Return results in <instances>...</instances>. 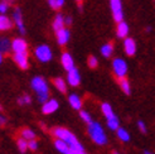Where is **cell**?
<instances>
[{
    "label": "cell",
    "mask_w": 155,
    "mask_h": 154,
    "mask_svg": "<svg viewBox=\"0 0 155 154\" xmlns=\"http://www.w3.org/2000/svg\"><path fill=\"white\" fill-rule=\"evenodd\" d=\"M52 134H53V136H56V139H61V140L66 142L73 150H84L81 143L78 142V139H77L69 130H67L64 128H54L52 130Z\"/></svg>",
    "instance_id": "1"
},
{
    "label": "cell",
    "mask_w": 155,
    "mask_h": 154,
    "mask_svg": "<svg viewBox=\"0 0 155 154\" xmlns=\"http://www.w3.org/2000/svg\"><path fill=\"white\" fill-rule=\"evenodd\" d=\"M32 89L37 92V96H38V101L41 104L45 102L47 100L49 99V89H48V85L45 82V80L41 76H35L33 77L32 80Z\"/></svg>",
    "instance_id": "2"
},
{
    "label": "cell",
    "mask_w": 155,
    "mask_h": 154,
    "mask_svg": "<svg viewBox=\"0 0 155 154\" xmlns=\"http://www.w3.org/2000/svg\"><path fill=\"white\" fill-rule=\"evenodd\" d=\"M88 134L91 136V139L94 140L97 145H105L107 143V138L105 134V130L98 122H94L88 124Z\"/></svg>",
    "instance_id": "3"
},
{
    "label": "cell",
    "mask_w": 155,
    "mask_h": 154,
    "mask_svg": "<svg viewBox=\"0 0 155 154\" xmlns=\"http://www.w3.org/2000/svg\"><path fill=\"white\" fill-rule=\"evenodd\" d=\"M34 56H35V58H37L38 61H39V62L47 63V62H49V61L52 59L53 53H52V49H51L49 45H47V44H41V45H38V47L35 48Z\"/></svg>",
    "instance_id": "4"
},
{
    "label": "cell",
    "mask_w": 155,
    "mask_h": 154,
    "mask_svg": "<svg viewBox=\"0 0 155 154\" xmlns=\"http://www.w3.org/2000/svg\"><path fill=\"white\" fill-rule=\"evenodd\" d=\"M112 71L117 79H124L127 73V63L122 58H115L112 61Z\"/></svg>",
    "instance_id": "5"
},
{
    "label": "cell",
    "mask_w": 155,
    "mask_h": 154,
    "mask_svg": "<svg viewBox=\"0 0 155 154\" xmlns=\"http://www.w3.org/2000/svg\"><path fill=\"white\" fill-rule=\"evenodd\" d=\"M110 9L112 18L116 23L124 20V8L121 0H110Z\"/></svg>",
    "instance_id": "6"
},
{
    "label": "cell",
    "mask_w": 155,
    "mask_h": 154,
    "mask_svg": "<svg viewBox=\"0 0 155 154\" xmlns=\"http://www.w3.org/2000/svg\"><path fill=\"white\" fill-rule=\"evenodd\" d=\"M13 22L14 24L17 25L18 30L24 34L25 33V25H24V19H23V13H21V9L20 8H15L14 12H13Z\"/></svg>",
    "instance_id": "7"
},
{
    "label": "cell",
    "mask_w": 155,
    "mask_h": 154,
    "mask_svg": "<svg viewBox=\"0 0 155 154\" xmlns=\"http://www.w3.org/2000/svg\"><path fill=\"white\" fill-rule=\"evenodd\" d=\"M13 59H14V62L21 68V70H27V68L29 67V57H28V52L14 53Z\"/></svg>",
    "instance_id": "8"
},
{
    "label": "cell",
    "mask_w": 155,
    "mask_h": 154,
    "mask_svg": "<svg viewBox=\"0 0 155 154\" xmlns=\"http://www.w3.org/2000/svg\"><path fill=\"white\" fill-rule=\"evenodd\" d=\"M67 82L68 85H71L72 87H76V86H78L80 82H81V75L78 72V70L74 67L72 68V70H69L67 71Z\"/></svg>",
    "instance_id": "9"
},
{
    "label": "cell",
    "mask_w": 155,
    "mask_h": 154,
    "mask_svg": "<svg viewBox=\"0 0 155 154\" xmlns=\"http://www.w3.org/2000/svg\"><path fill=\"white\" fill-rule=\"evenodd\" d=\"M42 105H43L42 106V111L45 115H49V114H53L54 111H57L58 106H59V104H58V101L56 99H48L47 101L43 102Z\"/></svg>",
    "instance_id": "10"
},
{
    "label": "cell",
    "mask_w": 155,
    "mask_h": 154,
    "mask_svg": "<svg viewBox=\"0 0 155 154\" xmlns=\"http://www.w3.org/2000/svg\"><path fill=\"white\" fill-rule=\"evenodd\" d=\"M12 51L14 53H20V52H28V43L23 38H15L12 42Z\"/></svg>",
    "instance_id": "11"
},
{
    "label": "cell",
    "mask_w": 155,
    "mask_h": 154,
    "mask_svg": "<svg viewBox=\"0 0 155 154\" xmlns=\"http://www.w3.org/2000/svg\"><path fill=\"white\" fill-rule=\"evenodd\" d=\"M69 37H71V33H69V30H68L66 27L56 32V39H57V43H58L59 45L67 44L68 41H69Z\"/></svg>",
    "instance_id": "12"
},
{
    "label": "cell",
    "mask_w": 155,
    "mask_h": 154,
    "mask_svg": "<svg viewBox=\"0 0 155 154\" xmlns=\"http://www.w3.org/2000/svg\"><path fill=\"white\" fill-rule=\"evenodd\" d=\"M124 51L127 56H134L136 53V42L133 39V38L126 37L124 39Z\"/></svg>",
    "instance_id": "13"
},
{
    "label": "cell",
    "mask_w": 155,
    "mask_h": 154,
    "mask_svg": "<svg viewBox=\"0 0 155 154\" xmlns=\"http://www.w3.org/2000/svg\"><path fill=\"white\" fill-rule=\"evenodd\" d=\"M61 63L63 66V68L66 71H69L74 68V61H73V57L69 55L68 52H63L61 56Z\"/></svg>",
    "instance_id": "14"
},
{
    "label": "cell",
    "mask_w": 155,
    "mask_h": 154,
    "mask_svg": "<svg viewBox=\"0 0 155 154\" xmlns=\"http://www.w3.org/2000/svg\"><path fill=\"white\" fill-rule=\"evenodd\" d=\"M129 24L125 22V20H121L117 23V25H116V35L121 39H125V38L129 35Z\"/></svg>",
    "instance_id": "15"
},
{
    "label": "cell",
    "mask_w": 155,
    "mask_h": 154,
    "mask_svg": "<svg viewBox=\"0 0 155 154\" xmlns=\"http://www.w3.org/2000/svg\"><path fill=\"white\" fill-rule=\"evenodd\" d=\"M13 23L14 22L6 14H0V32H6V30L12 29Z\"/></svg>",
    "instance_id": "16"
},
{
    "label": "cell",
    "mask_w": 155,
    "mask_h": 154,
    "mask_svg": "<svg viewBox=\"0 0 155 154\" xmlns=\"http://www.w3.org/2000/svg\"><path fill=\"white\" fill-rule=\"evenodd\" d=\"M66 27V23H64V17L62 14H57L56 17L53 19V23H52V28L54 32H57V30L62 29Z\"/></svg>",
    "instance_id": "17"
},
{
    "label": "cell",
    "mask_w": 155,
    "mask_h": 154,
    "mask_svg": "<svg viewBox=\"0 0 155 154\" xmlns=\"http://www.w3.org/2000/svg\"><path fill=\"white\" fill-rule=\"evenodd\" d=\"M68 101H69V105H71L74 110H81L82 107V100L80 99V96L77 94H71L68 97Z\"/></svg>",
    "instance_id": "18"
},
{
    "label": "cell",
    "mask_w": 155,
    "mask_h": 154,
    "mask_svg": "<svg viewBox=\"0 0 155 154\" xmlns=\"http://www.w3.org/2000/svg\"><path fill=\"white\" fill-rule=\"evenodd\" d=\"M54 145H56V149L62 153V154H68L69 150H71V147L63 140H61V139H56V142H54Z\"/></svg>",
    "instance_id": "19"
},
{
    "label": "cell",
    "mask_w": 155,
    "mask_h": 154,
    "mask_svg": "<svg viewBox=\"0 0 155 154\" xmlns=\"http://www.w3.org/2000/svg\"><path fill=\"white\" fill-rule=\"evenodd\" d=\"M10 49H12V42L6 37H0V52L4 55V53H8Z\"/></svg>",
    "instance_id": "20"
},
{
    "label": "cell",
    "mask_w": 155,
    "mask_h": 154,
    "mask_svg": "<svg viewBox=\"0 0 155 154\" xmlns=\"http://www.w3.org/2000/svg\"><path fill=\"white\" fill-rule=\"evenodd\" d=\"M53 85H54V87H56L58 91H61V92H66L67 91V83H66V81L63 79H61V77L54 79Z\"/></svg>",
    "instance_id": "21"
},
{
    "label": "cell",
    "mask_w": 155,
    "mask_h": 154,
    "mask_svg": "<svg viewBox=\"0 0 155 154\" xmlns=\"http://www.w3.org/2000/svg\"><path fill=\"white\" fill-rule=\"evenodd\" d=\"M114 53V44L112 43H105L101 47V55L106 58L111 57V55Z\"/></svg>",
    "instance_id": "22"
},
{
    "label": "cell",
    "mask_w": 155,
    "mask_h": 154,
    "mask_svg": "<svg viewBox=\"0 0 155 154\" xmlns=\"http://www.w3.org/2000/svg\"><path fill=\"white\" fill-rule=\"evenodd\" d=\"M106 120H107V126L110 128L111 130H117L120 126V122H119V119L116 118V115L114 114L112 116H110V118H106Z\"/></svg>",
    "instance_id": "23"
},
{
    "label": "cell",
    "mask_w": 155,
    "mask_h": 154,
    "mask_svg": "<svg viewBox=\"0 0 155 154\" xmlns=\"http://www.w3.org/2000/svg\"><path fill=\"white\" fill-rule=\"evenodd\" d=\"M116 134H117V138L121 140V142H124V143H126V142H129L130 140V134H129V132L126 129H124V128H119L117 130H116Z\"/></svg>",
    "instance_id": "24"
},
{
    "label": "cell",
    "mask_w": 155,
    "mask_h": 154,
    "mask_svg": "<svg viewBox=\"0 0 155 154\" xmlns=\"http://www.w3.org/2000/svg\"><path fill=\"white\" fill-rule=\"evenodd\" d=\"M13 4L14 0H0V14H6Z\"/></svg>",
    "instance_id": "25"
},
{
    "label": "cell",
    "mask_w": 155,
    "mask_h": 154,
    "mask_svg": "<svg viewBox=\"0 0 155 154\" xmlns=\"http://www.w3.org/2000/svg\"><path fill=\"white\" fill-rule=\"evenodd\" d=\"M119 82H120V87L121 90L124 91V94L126 95H130L131 94V87H130V82L124 77V79H119Z\"/></svg>",
    "instance_id": "26"
},
{
    "label": "cell",
    "mask_w": 155,
    "mask_h": 154,
    "mask_svg": "<svg viewBox=\"0 0 155 154\" xmlns=\"http://www.w3.org/2000/svg\"><path fill=\"white\" fill-rule=\"evenodd\" d=\"M47 3L53 10H59L64 5V0H47Z\"/></svg>",
    "instance_id": "27"
},
{
    "label": "cell",
    "mask_w": 155,
    "mask_h": 154,
    "mask_svg": "<svg viewBox=\"0 0 155 154\" xmlns=\"http://www.w3.org/2000/svg\"><path fill=\"white\" fill-rule=\"evenodd\" d=\"M101 111H102V114L105 115L106 118H110V116H112V115H114L112 107L110 106V104H107V102H105V104L101 105Z\"/></svg>",
    "instance_id": "28"
},
{
    "label": "cell",
    "mask_w": 155,
    "mask_h": 154,
    "mask_svg": "<svg viewBox=\"0 0 155 154\" xmlns=\"http://www.w3.org/2000/svg\"><path fill=\"white\" fill-rule=\"evenodd\" d=\"M21 138H24L27 140H32L35 138V133L30 129H23L21 130Z\"/></svg>",
    "instance_id": "29"
},
{
    "label": "cell",
    "mask_w": 155,
    "mask_h": 154,
    "mask_svg": "<svg viewBox=\"0 0 155 154\" xmlns=\"http://www.w3.org/2000/svg\"><path fill=\"white\" fill-rule=\"evenodd\" d=\"M17 144H18V148H19V150H20L21 153H25L27 149H29V148H28V140L24 139V138H19L18 142H17Z\"/></svg>",
    "instance_id": "30"
},
{
    "label": "cell",
    "mask_w": 155,
    "mask_h": 154,
    "mask_svg": "<svg viewBox=\"0 0 155 154\" xmlns=\"http://www.w3.org/2000/svg\"><path fill=\"white\" fill-rule=\"evenodd\" d=\"M80 116H81V119L84 122H86V124H91V122H92V118H91V115L87 111H81L80 112Z\"/></svg>",
    "instance_id": "31"
},
{
    "label": "cell",
    "mask_w": 155,
    "mask_h": 154,
    "mask_svg": "<svg viewBox=\"0 0 155 154\" xmlns=\"http://www.w3.org/2000/svg\"><path fill=\"white\" fill-rule=\"evenodd\" d=\"M30 102H32V99H30V96L28 95H24L18 99V104L19 105H29Z\"/></svg>",
    "instance_id": "32"
},
{
    "label": "cell",
    "mask_w": 155,
    "mask_h": 154,
    "mask_svg": "<svg viewBox=\"0 0 155 154\" xmlns=\"http://www.w3.org/2000/svg\"><path fill=\"white\" fill-rule=\"evenodd\" d=\"M88 66L91 68H96L98 66V59L95 56H90L88 57Z\"/></svg>",
    "instance_id": "33"
},
{
    "label": "cell",
    "mask_w": 155,
    "mask_h": 154,
    "mask_svg": "<svg viewBox=\"0 0 155 154\" xmlns=\"http://www.w3.org/2000/svg\"><path fill=\"white\" fill-rule=\"evenodd\" d=\"M28 148H29L30 150H37V149H38V143L35 142V139L28 140Z\"/></svg>",
    "instance_id": "34"
},
{
    "label": "cell",
    "mask_w": 155,
    "mask_h": 154,
    "mask_svg": "<svg viewBox=\"0 0 155 154\" xmlns=\"http://www.w3.org/2000/svg\"><path fill=\"white\" fill-rule=\"evenodd\" d=\"M137 126H139V129H140V132L146 133V126H145V124H144V121H139V122H137Z\"/></svg>",
    "instance_id": "35"
},
{
    "label": "cell",
    "mask_w": 155,
    "mask_h": 154,
    "mask_svg": "<svg viewBox=\"0 0 155 154\" xmlns=\"http://www.w3.org/2000/svg\"><path fill=\"white\" fill-rule=\"evenodd\" d=\"M64 23H66V25H71L72 24V18L71 17H64Z\"/></svg>",
    "instance_id": "36"
},
{
    "label": "cell",
    "mask_w": 155,
    "mask_h": 154,
    "mask_svg": "<svg viewBox=\"0 0 155 154\" xmlns=\"http://www.w3.org/2000/svg\"><path fill=\"white\" fill-rule=\"evenodd\" d=\"M5 122H6V119L3 116V115H0V126H3Z\"/></svg>",
    "instance_id": "37"
},
{
    "label": "cell",
    "mask_w": 155,
    "mask_h": 154,
    "mask_svg": "<svg viewBox=\"0 0 155 154\" xmlns=\"http://www.w3.org/2000/svg\"><path fill=\"white\" fill-rule=\"evenodd\" d=\"M3 59H4V57H3V53H2V52H0V65H2V63H3Z\"/></svg>",
    "instance_id": "38"
},
{
    "label": "cell",
    "mask_w": 155,
    "mask_h": 154,
    "mask_svg": "<svg viewBox=\"0 0 155 154\" xmlns=\"http://www.w3.org/2000/svg\"><path fill=\"white\" fill-rule=\"evenodd\" d=\"M145 30H146L148 33H149V32H151V27H146V29H145Z\"/></svg>",
    "instance_id": "39"
},
{
    "label": "cell",
    "mask_w": 155,
    "mask_h": 154,
    "mask_svg": "<svg viewBox=\"0 0 155 154\" xmlns=\"http://www.w3.org/2000/svg\"><path fill=\"white\" fill-rule=\"evenodd\" d=\"M76 2L78 3V4H81V3H82V0H76Z\"/></svg>",
    "instance_id": "40"
},
{
    "label": "cell",
    "mask_w": 155,
    "mask_h": 154,
    "mask_svg": "<svg viewBox=\"0 0 155 154\" xmlns=\"http://www.w3.org/2000/svg\"><path fill=\"white\" fill-rule=\"evenodd\" d=\"M144 154H151V153H149V152H145V153H144Z\"/></svg>",
    "instance_id": "41"
},
{
    "label": "cell",
    "mask_w": 155,
    "mask_h": 154,
    "mask_svg": "<svg viewBox=\"0 0 155 154\" xmlns=\"http://www.w3.org/2000/svg\"><path fill=\"white\" fill-rule=\"evenodd\" d=\"M114 154H119V153H117V152H115V153H114Z\"/></svg>",
    "instance_id": "42"
},
{
    "label": "cell",
    "mask_w": 155,
    "mask_h": 154,
    "mask_svg": "<svg viewBox=\"0 0 155 154\" xmlns=\"http://www.w3.org/2000/svg\"><path fill=\"white\" fill-rule=\"evenodd\" d=\"M0 109H2V105H0Z\"/></svg>",
    "instance_id": "43"
},
{
    "label": "cell",
    "mask_w": 155,
    "mask_h": 154,
    "mask_svg": "<svg viewBox=\"0 0 155 154\" xmlns=\"http://www.w3.org/2000/svg\"><path fill=\"white\" fill-rule=\"evenodd\" d=\"M84 154H86V153H84Z\"/></svg>",
    "instance_id": "44"
}]
</instances>
